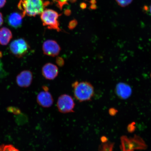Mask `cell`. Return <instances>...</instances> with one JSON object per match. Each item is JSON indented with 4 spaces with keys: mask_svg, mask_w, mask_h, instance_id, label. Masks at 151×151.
I'll return each mask as SVG.
<instances>
[{
    "mask_svg": "<svg viewBox=\"0 0 151 151\" xmlns=\"http://www.w3.org/2000/svg\"><path fill=\"white\" fill-rule=\"evenodd\" d=\"M23 17L22 14L17 12L13 13L9 17V24L13 27L17 28L19 27L22 25Z\"/></svg>",
    "mask_w": 151,
    "mask_h": 151,
    "instance_id": "obj_12",
    "label": "cell"
},
{
    "mask_svg": "<svg viewBox=\"0 0 151 151\" xmlns=\"http://www.w3.org/2000/svg\"><path fill=\"white\" fill-rule=\"evenodd\" d=\"M76 99L81 102L91 100L94 95V88L92 85L88 82H73L72 85Z\"/></svg>",
    "mask_w": 151,
    "mask_h": 151,
    "instance_id": "obj_2",
    "label": "cell"
},
{
    "mask_svg": "<svg viewBox=\"0 0 151 151\" xmlns=\"http://www.w3.org/2000/svg\"><path fill=\"white\" fill-rule=\"evenodd\" d=\"M49 3L44 0H20L18 7L23 17H35L42 14Z\"/></svg>",
    "mask_w": 151,
    "mask_h": 151,
    "instance_id": "obj_1",
    "label": "cell"
},
{
    "mask_svg": "<svg viewBox=\"0 0 151 151\" xmlns=\"http://www.w3.org/2000/svg\"><path fill=\"white\" fill-rule=\"evenodd\" d=\"M42 50L44 54L54 57L58 55L61 51V49L60 45L56 41L48 40L43 43Z\"/></svg>",
    "mask_w": 151,
    "mask_h": 151,
    "instance_id": "obj_6",
    "label": "cell"
},
{
    "mask_svg": "<svg viewBox=\"0 0 151 151\" xmlns=\"http://www.w3.org/2000/svg\"><path fill=\"white\" fill-rule=\"evenodd\" d=\"M70 1L72 2H73V1H75L76 0H70Z\"/></svg>",
    "mask_w": 151,
    "mask_h": 151,
    "instance_id": "obj_21",
    "label": "cell"
},
{
    "mask_svg": "<svg viewBox=\"0 0 151 151\" xmlns=\"http://www.w3.org/2000/svg\"><path fill=\"white\" fill-rule=\"evenodd\" d=\"M3 23V18L2 14L0 12V27L2 25Z\"/></svg>",
    "mask_w": 151,
    "mask_h": 151,
    "instance_id": "obj_18",
    "label": "cell"
},
{
    "mask_svg": "<svg viewBox=\"0 0 151 151\" xmlns=\"http://www.w3.org/2000/svg\"><path fill=\"white\" fill-rule=\"evenodd\" d=\"M11 53L18 58H21L28 52L30 47L25 40L20 38L12 41L9 46Z\"/></svg>",
    "mask_w": 151,
    "mask_h": 151,
    "instance_id": "obj_4",
    "label": "cell"
},
{
    "mask_svg": "<svg viewBox=\"0 0 151 151\" xmlns=\"http://www.w3.org/2000/svg\"><path fill=\"white\" fill-rule=\"evenodd\" d=\"M37 100L40 105L45 108L51 106L54 102L53 99L48 89L40 92L37 94Z\"/></svg>",
    "mask_w": 151,
    "mask_h": 151,
    "instance_id": "obj_8",
    "label": "cell"
},
{
    "mask_svg": "<svg viewBox=\"0 0 151 151\" xmlns=\"http://www.w3.org/2000/svg\"><path fill=\"white\" fill-rule=\"evenodd\" d=\"M33 76L32 73L29 70L22 71L17 75L16 78L17 84L22 88H28L32 84Z\"/></svg>",
    "mask_w": 151,
    "mask_h": 151,
    "instance_id": "obj_7",
    "label": "cell"
},
{
    "mask_svg": "<svg viewBox=\"0 0 151 151\" xmlns=\"http://www.w3.org/2000/svg\"><path fill=\"white\" fill-rule=\"evenodd\" d=\"M0 151H20L11 144H2L0 145Z\"/></svg>",
    "mask_w": 151,
    "mask_h": 151,
    "instance_id": "obj_13",
    "label": "cell"
},
{
    "mask_svg": "<svg viewBox=\"0 0 151 151\" xmlns=\"http://www.w3.org/2000/svg\"><path fill=\"white\" fill-rule=\"evenodd\" d=\"M118 5L122 7H125L131 4L133 0H116Z\"/></svg>",
    "mask_w": 151,
    "mask_h": 151,
    "instance_id": "obj_14",
    "label": "cell"
},
{
    "mask_svg": "<svg viewBox=\"0 0 151 151\" xmlns=\"http://www.w3.org/2000/svg\"><path fill=\"white\" fill-rule=\"evenodd\" d=\"M6 3V0H0V8H2Z\"/></svg>",
    "mask_w": 151,
    "mask_h": 151,
    "instance_id": "obj_17",
    "label": "cell"
},
{
    "mask_svg": "<svg viewBox=\"0 0 151 151\" xmlns=\"http://www.w3.org/2000/svg\"><path fill=\"white\" fill-rule=\"evenodd\" d=\"M60 15L52 9H46L41 14V19L43 25L50 29L61 31L58 19Z\"/></svg>",
    "mask_w": 151,
    "mask_h": 151,
    "instance_id": "obj_3",
    "label": "cell"
},
{
    "mask_svg": "<svg viewBox=\"0 0 151 151\" xmlns=\"http://www.w3.org/2000/svg\"><path fill=\"white\" fill-rule=\"evenodd\" d=\"M115 92L120 99H126L131 95L132 89L129 85L124 83H120L116 85Z\"/></svg>",
    "mask_w": 151,
    "mask_h": 151,
    "instance_id": "obj_10",
    "label": "cell"
},
{
    "mask_svg": "<svg viewBox=\"0 0 151 151\" xmlns=\"http://www.w3.org/2000/svg\"><path fill=\"white\" fill-rule=\"evenodd\" d=\"M42 73L43 76L47 80H54L58 75V68L53 64L47 63L43 66Z\"/></svg>",
    "mask_w": 151,
    "mask_h": 151,
    "instance_id": "obj_9",
    "label": "cell"
},
{
    "mask_svg": "<svg viewBox=\"0 0 151 151\" xmlns=\"http://www.w3.org/2000/svg\"><path fill=\"white\" fill-rule=\"evenodd\" d=\"M3 68L2 64L1 63V62L0 60V76L1 75L2 73H3Z\"/></svg>",
    "mask_w": 151,
    "mask_h": 151,
    "instance_id": "obj_19",
    "label": "cell"
},
{
    "mask_svg": "<svg viewBox=\"0 0 151 151\" xmlns=\"http://www.w3.org/2000/svg\"><path fill=\"white\" fill-rule=\"evenodd\" d=\"M12 37V33L8 28L3 27L0 29V44L3 46L8 45Z\"/></svg>",
    "mask_w": 151,
    "mask_h": 151,
    "instance_id": "obj_11",
    "label": "cell"
},
{
    "mask_svg": "<svg viewBox=\"0 0 151 151\" xmlns=\"http://www.w3.org/2000/svg\"><path fill=\"white\" fill-rule=\"evenodd\" d=\"M149 12H150V14L151 15V5L150 9H149Z\"/></svg>",
    "mask_w": 151,
    "mask_h": 151,
    "instance_id": "obj_20",
    "label": "cell"
},
{
    "mask_svg": "<svg viewBox=\"0 0 151 151\" xmlns=\"http://www.w3.org/2000/svg\"><path fill=\"white\" fill-rule=\"evenodd\" d=\"M58 108L59 112L63 113L74 112L73 111L75 103L70 96L63 94L58 98L57 103Z\"/></svg>",
    "mask_w": 151,
    "mask_h": 151,
    "instance_id": "obj_5",
    "label": "cell"
},
{
    "mask_svg": "<svg viewBox=\"0 0 151 151\" xmlns=\"http://www.w3.org/2000/svg\"><path fill=\"white\" fill-rule=\"evenodd\" d=\"M68 1V0H59L58 1V2L59 3L58 4H59L60 6L61 7L62 6L67 3Z\"/></svg>",
    "mask_w": 151,
    "mask_h": 151,
    "instance_id": "obj_16",
    "label": "cell"
},
{
    "mask_svg": "<svg viewBox=\"0 0 151 151\" xmlns=\"http://www.w3.org/2000/svg\"><path fill=\"white\" fill-rule=\"evenodd\" d=\"M56 63L60 67H62L63 66L64 63H65V61L61 57H58L56 58Z\"/></svg>",
    "mask_w": 151,
    "mask_h": 151,
    "instance_id": "obj_15",
    "label": "cell"
}]
</instances>
